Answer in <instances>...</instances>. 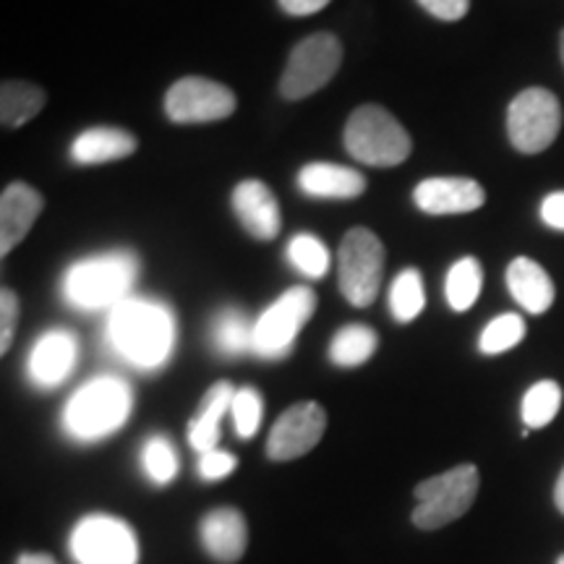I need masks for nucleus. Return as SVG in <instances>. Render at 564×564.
<instances>
[{"label": "nucleus", "instance_id": "1", "mask_svg": "<svg viewBox=\"0 0 564 564\" xmlns=\"http://www.w3.org/2000/svg\"><path fill=\"white\" fill-rule=\"evenodd\" d=\"M110 343L126 361L141 366V369H154L165 364L175 343L173 314L160 303L144 299H126L121 306L112 308Z\"/></svg>", "mask_w": 564, "mask_h": 564}, {"label": "nucleus", "instance_id": "2", "mask_svg": "<svg viewBox=\"0 0 564 564\" xmlns=\"http://www.w3.org/2000/svg\"><path fill=\"white\" fill-rule=\"evenodd\" d=\"M137 278L139 259L131 251H110L70 267L63 280V293L84 312L121 306Z\"/></svg>", "mask_w": 564, "mask_h": 564}, {"label": "nucleus", "instance_id": "3", "mask_svg": "<svg viewBox=\"0 0 564 564\" xmlns=\"http://www.w3.org/2000/svg\"><path fill=\"white\" fill-rule=\"evenodd\" d=\"M343 139L350 158L371 167L403 165L413 152L411 133L382 105H361L352 110Z\"/></svg>", "mask_w": 564, "mask_h": 564}, {"label": "nucleus", "instance_id": "4", "mask_svg": "<svg viewBox=\"0 0 564 564\" xmlns=\"http://www.w3.org/2000/svg\"><path fill=\"white\" fill-rule=\"evenodd\" d=\"M478 489H481V476L470 463L426 478L413 491L419 499L413 510V525L421 531H440V528L455 523L474 507Z\"/></svg>", "mask_w": 564, "mask_h": 564}, {"label": "nucleus", "instance_id": "5", "mask_svg": "<svg viewBox=\"0 0 564 564\" xmlns=\"http://www.w3.org/2000/svg\"><path fill=\"white\" fill-rule=\"evenodd\" d=\"M133 405L131 390L123 379L100 377L84 384L66 405V426L79 440H102L129 419Z\"/></svg>", "mask_w": 564, "mask_h": 564}, {"label": "nucleus", "instance_id": "6", "mask_svg": "<svg viewBox=\"0 0 564 564\" xmlns=\"http://www.w3.org/2000/svg\"><path fill=\"white\" fill-rule=\"evenodd\" d=\"M384 278V243L377 232L352 228L343 236L337 249V282L345 301L366 308L377 301Z\"/></svg>", "mask_w": 564, "mask_h": 564}, {"label": "nucleus", "instance_id": "7", "mask_svg": "<svg viewBox=\"0 0 564 564\" xmlns=\"http://www.w3.org/2000/svg\"><path fill=\"white\" fill-rule=\"evenodd\" d=\"M343 66V42L333 32H314L291 51L280 79L285 100H303L327 87Z\"/></svg>", "mask_w": 564, "mask_h": 564}, {"label": "nucleus", "instance_id": "8", "mask_svg": "<svg viewBox=\"0 0 564 564\" xmlns=\"http://www.w3.org/2000/svg\"><path fill=\"white\" fill-rule=\"evenodd\" d=\"M562 131V105L544 87L523 89L507 108V137L520 154H541Z\"/></svg>", "mask_w": 564, "mask_h": 564}, {"label": "nucleus", "instance_id": "9", "mask_svg": "<svg viewBox=\"0 0 564 564\" xmlns=\"http://www.w3.org/2000/svg\"><path fill=\"white\" fill-rule=\"evenodd\" d=\"M314 308L316 293L308 285L285 291L253 324L251 350L262 358H285L303 324L314 316Z\"/></svg>", "mask_w": 564, "mask_h": 564}, {"label": "nucleus", "instance_id": "10", "mask_svg": "<svg viewBox=\"0 0 564 564\" xmlns=\"http://www.w3.org/2000/svg\"><path fill=\"white\" fill-rule=\"evenodd\" d=\"M70 554L82 564H139V539L121 518L89 514L70 533Z\"/></svg>", "mask_w": 564, "mask_h": 564}, {"label": "nucleus", "instance_id": "11", "mask_svg": "<svg viewBox=\"0 0 564 564\" xmlns=\"http://www.w3.org/2000/svg\"><path fill=\"white\" fill-rule=\"evenodd\" d=\"M236 95L220 82H212L207 76H183L167 89L165 116L173 123H215L225 121L236 112Z\"/></svg>", "mask_w": 564, "mask_h": 564}, {"label": "nucleus", "instance_id": "12", "mask_svg": "<svg viewBox=\"0 0 564 564\" xmlns=\"http://www.w3.org/2000/svg\"><path fill=\"white\" fill-rule=\"evenodd\" d=\"M324 432H327V411L314 400L295 403L274 421L267 440V457L274 463L299 460L322 442Z\"/></svg>", "mask_w": 564, "mask_h": 564}, {"label": "nucleus", "instance_id": "13", "mask_svg": "<svg viewBox=\"0 0 564 564\" xmlns=\"http://www.w3.org/2000/svg\"><path fill=\"white\" fill-rule=\"evenodd\" d=\"M413 202L426 215H468L484 207L486 192L474 178H423L413 188Z\"/></svg>", "mask_w": 564, "mask_h": 564}, {"label": "nucleus", "instance_id": "14", "mask_svg": "<svg viewBox=\"0 0 564 564\" xmlns=\"http://www.w3.org/2000/svg\"><path fill=\"white\" fill-rule=\"evenodd\" d=\"M232 209L241 225L257 241H274L280 236L282 215L272 188L259 178H246L232 188Z\"/></svg>", "mask_w": 564, "mask_h": 564}, {"label": "nucleus", "instance_id": "15", "mask_svg": "<svg viewBox=\"0 0 564 564\" xmlns=\"http://www.w3.org/2000/svg\"><path fill=\"white\" fill-rule=\"evenodd\" d=\"M45 199L37 188L13 181L0 196V257H9L37 223Z\"/></svg>", "mask_w": 564, "mask_h": 564}, {"label": "nucleus", "instance_id": "16", "mask_svg": "<svg viewBox=\"0 0 564 564\" xmlns=\"http://www.w3.org/2000/svg\"><path fill=\"white\" fill-rule=\"evenodd\" d=\"M199 539L204 552L215 562H238L246 554V546H249V528H246L243 512H238L236 507H220V510L204 514Z\"/></svg>", "mask_w": 564, "mask_h": 564}, {"label": "nucleus", "instance_id": "17", "mask_svg": "<svg viewBox=\"0 0 564 564\" xmlns=\"http://www.w3.org/2000/svg\"><path fill=\"white\" fill-rule=\"evenodd\" d=\"M76 364V337L66 329H53L34 343L30 377L40 387H55L68 377Z\"/></svg>", "mask_w": 564, "mask_h": 564}, {"label": "nucleus", "instance_id": "18", "mask_svg": "<svg viewBox=\"0 0 564 564\" xmlns=\"http://www.w3.org/2000/svg\"><path fill=\"white\" fill-rule=\"evenodd\" d=\"M299 186L303 194L314 199H340L350 202L366 194V178L358 171L333 162H312L299 173Z\"/></svg>", "mask_w": 564, "mask_h": 564}, {"label": "nucleus", "instance_id": "19", "mask_svg": "<svg viewBox=\"0 0 564 564\" xmlns=\"http://www.w3.org/2000/svg\"><path fill=\"white\" fill-rule=\"evenodd\" d=\"M507 291L528 314H546L556 299L554 280L544 267L528 257L512 259L507 267Z\"/></svg>", "mask_w": 564, "mask_h": 564}, {"label": "nucleus", "instance_id": "20", "mask_svg": "<svg viewBox=\"0 0 564 564\" xmlns=\"http://www.w3.org/2000/svg\"><path fill=\"white\" fill-rule=\"evenodd\" d=\"M139 150V139L131 131L118 129V126H97L79 133L70 144V158L79 165H105L131 158Z\"/></svg>", "mask_w": 564, "mask_h": 564}, {"label": "nucleus", "instance_id": "21", "mask_svg": "<svg viewBox=\"0 0 564 564\" xmlns=\"http://www.w3.org/2000/svg\"><path fill=\"white\" fill-rule=\"evenodd\" d=\"M232 394H236V387L230 382H217L202 398L196 415L188 421V444H192L196 453L204 455L217 449V442H220L223 434V415L230 411Z\"/></svg>", "mask_w": 564, "mask_h": 564}, {"label": "nucleus", "instance_id": "22", "mask_svg": "<svg viewBox=\"0 0 564 564\" xmlns=\"http://www.w3.org/2000/svg\"><path fill=\"white\" fill-rule=\"evenodd\" d=\"M45 102V89L37 84L21 79L3 82V87H0V123H3V129H21L40 116Z\"/></svg>", "mask_w": 564, "mask_h": 564}, {"label": "nucleus", "instance_id": "23", "mask_svg": "<svg viewBox=\"0 0 564 564\" xmlns=\"http://www.w3.org/2000/svg\"><path fill=\"white\" fill-rule=\"evenodd\" d=\"M379 337L366 324H348V327L337 329V335L329 343V361L343 369H356L364 366L377 350Z\"/></svg>", "mask_w": 564, "mask_h": 564}, {"label": "nucleus", "instance_id": "24", "mask_svg": "<svg viewBox=\"0 0 564 564\" xmlns=\"http://www.w3.org/2000/svg\"><path fill=\"white\" fill-rule=\"evenodd\" d=\"M484 285V270L481 262L476 257H463L449 267L447 282H444V295L447 303L453 306V312L463 314L478 301Z\"/></svg>", "mask_w": 564, "mask_h": 564}, {"label": "nucleus", "instance_id": "25", "mask_svg": "<svg viewBox=\"0 0 564 564\" xmlns=\"http://www.w3.org/2000/svg\"><path fill=\"white\" fill-rule=\"evenodd\" d=\"M426 306V293H423V278L419 270H403L392 280L390 288V312L394 322L408 324L423 312Z\"/></svg>", "mask_w": 564, "mask_h": 564}, {"label": "nucleus", "instance_id": "26", "mask_svg": "<svg viewBox=\"0 0 564 564\" xmlns=\"http://www.w3.org/2000/svg\"><path fill=\"white\" fill-rule=\"evenodd\" d=\"M562 408V387L552 382V379H541L535 382L531 390L525 392L523 405H520V413H523L525 429H544L556 419Z\"/></svg>", "mask_w": 564, "mask_h": 564}, {"label": "nucleus", "instance_id": "27", "mask_svg": "<svg viewBox=\"0 0 564 564\" xmlns=\"http://www.w3.org/2000/svg\"><path fill=\"white\" fill-rule=\"evenodd\" d=\"M288 262L301 274H306L308 280H322L333 267V257H329V249L319 238L312 236V232H301L288 243Z\"/></svg>", "mask_w": 564, "mask_h": 564}, {"label": "nucleus", "instance_id": "28", "mask_svg": "<svg viewBox=\"0 0 564 564\" xmlns=\"http://www.w3.org/2000/svg\"><path fill=\"white\" fill-rule=\"evenodd\" d=\"M525 337V319L520 314H502L491 319L478 337V350L484 356H499V352L512 350L514 345L523 343Z\"/></svg>", "mask_w": 564, "mask_h": 564}, {"label": "nucleus", "instance_id": "29", "mask_svg": "<svg viewBox=\"0 0 564 564\" xmlns=\"http://www.w3.org/2000/svg\"><path fill=\"white\" fill-rule=\"evenodd\" d=\"M253 327L246 322V316L236 308H228L217 316L215 322V343L225 356H241V352L251 350Z\"/></svg>", "mask_w": 564, "mask_h": 564}, {"label": "nucleus", "instance_id": "30", "mask_svg": "<svg viewBox=\"0 0 564 564\" xmlns=\"http://www.w3.org/2000/svg\"><path fill=\"white\" fill-rule=\"evenodd\" d=\"M141 465H144L147 476H150L154 484H171L181 468L178 455H175L173 444L167 442L165 436H150V440L144 442Z\"/></svg>", "mask_w": 564, "mask_h": 564}, {"label": "nucleus", "instance_id": "31", "mask_svg": "<svg viewBox=\"0 0 564 564\" xmlns=\"http://www.w3.org/2000/svg\"><path fill=\"white\" fill-rule=\"evenodd\" d=\"M230 413L232 421H236L238 436H241V440H251L264 415L262 394L253 390V387H241V390H236V394H232Z\"/></svg>", "mask_w": 564, "mask_h": 564}, {"label": "nucleus", "instance_id": "32", "mask_svg": "<svg viewBox=\"0 0 564 564\" xmlns=\"http://www.w3.org/2000/svg\"><path fill=\"white\" fill-rule=\"evenodd\" d=\"M19 324V299L11 288L0 291V352H9Z\"/></svg>", "mask_w": 564, "mask_h": 564}, {"label": "nucleus", "instance_id": "33", "mask_svg": "<svg viewBox=\"0 0 564 564\" xmlns=\"http://www.w3.org/2000/svg\"><path fill=\"white\" fill-rule=\"evenodd\" d=\"M236 468H238V460L230 453H225V449L204 453L199 460V474L204 481H220V478H228Z\"/></svg>", "mask_w": 564, "mask_h": 564}, {"label": "nucleus", "instance_id": "34", "mask_svg": "<svg viewBox=\"0 0 564 564\" xmlns=\"http://www.w3.org/2000/svg\"><path fill=\"white\" fill-rule=\"evenodd\" d=\"M415 3L440 21H460L470 11V0H415Z\"/></svg>", "mask_w": 564, "mask_h": 564}, {"label": "nucleus", "instance_id": "35", "mask_svg": "<svg viewBox=\"0 0 564 564\" xmlns=\"http://www.w3.org/2000/svg\"><path fill=\"white\" fill-rule=\"evenodd\" d=\"M541 220H544L549 228L564 230V192L549 194L544 202H541Z\"/></svg>", "mask_w": 564, "mask_h": 564}, {"label": "nucleus", "instance_id": "36", "mask_svg": "<svg viewBox=\"0 0 564 564\" xmlns=\"http://www.w3.org/2000/svg\"><path fill=\"white\" fill-rule=\"evenodd\" d=\"M278 3L288 17H314V13L327 9L333 0H278Z\"/></svg>", "mask_w": 564, "mask_h": 564}, {"label": "nucleus", "instance_id": "37", "mask_svg": "<svg viewBox=\"0 0 564 564\" xmlns=\"http://www.w3.org/2000/svg\"><path fill=\"white\" fill-rule=\"evenodd\" d=\"M17 564H58L51 554H21Z\"/></svg>", "mask_w": 564, "mask_h": 564}, {"label": "nucleus", "instance_id": "38", "mask_svg": "<svg viewBox=\"0 0 564 564\" xmlns=\"http://www.w3.org/2000/svg\"><path fill=\"white\" fill-rule=\"evenodd\" d=\"M554 502H556V510L564 514V468L560 478H556V486H554Z\"/></svg>", "mask_w": 564, "mask_h": 564}, {"label": "nucleus", "instance_id": "39", "mask_svg": "<svg viewBox=\"0 0 564 564\" xmlns=\"http://www.w3.org/2000/svg\"><path fill=\"white\" fill-rule=\"evenodd\" d=\"M560 58H562V66H564V30L560 34Z\"/></svg>", "mask_w": 564, "mask_h": 564}, {"label": "nucleus", "instance_id": "40", "mask_svg": "<svg viewBox=\"0 0 564 564\" xmlns=\"http://www.w3.org/2000/svg\"><path fill=\"white\" fill-rule=\"evenodd\" d=\"M556 564H564V554L560 556V560H556Z\"/></svg>", "mask_w": 564, "mask_h": 564}]
</instances>
